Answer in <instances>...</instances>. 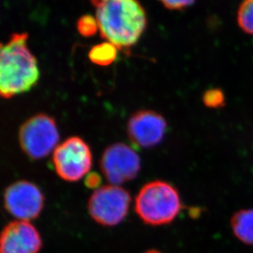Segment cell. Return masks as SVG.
Listing matches in <instances>:
<instances>
[{
	"mask_svg": "<svg viewBox=\"0 0 253 253\" xmlns=\"http://www.w3.org/2000/svg\"><path fill=\"white\" fill-rule=\"evenodd\" d=\"M53 164L62 179L78 182L87 174L92 166L90 146L81 137L71 136L54 150Z\"/></svg>",
	"mask_w": 253,
	"mask_h": 253,
	"instance_id": "cell-6",
	"label": "cell"
},
{
	"mask_svg": "<svg viewBox=\"0 0 253 253\" xmlns=\"http://www.w3.org/2000/svg\"><path fill=\"white\" fill-rule=\"evenodd\" d=\"M237 20L245 33L253 36V0H244L239 6Z\"/></svg>",
	"mask_w": 253,
	"mask_h": 253,
	"instance_id": "cell-13",
	"label": "cell"
},
{
	"mask_svg": "<svg viewBox=\"0 0 253 253\" xmlns=\"http://www.w3.org/2000/svg\"><path fill=\"white\" fill-rule=\"evenodd\" d=\"M233 233L244 244L253 246V209L242 210L231 219Z\"/></svg>",
	"mask_w": 253,
	"mask_h": 253,
	"instance_id": "cell-11",
	"label": "cell"
},
{
	"mask_svg": "<svg viewBox=\"0 0 253 253\" xmlns=\"http://www.w3.org/2000/svg\"><path fill=\"white\" fill-rule=\"evenodd\" d=\"M3 204L16 219L31 221L39 217L44 209V194L34 183L17 181L5 190Z\"/></svg>",
	"mask_w": 253,
	"mask_h": 253,
	"instance_id": "cell-8",
	"label": "cell"
},
{
	"mask_svg": "<svg viewBox=\"0 0 253 253\" xmlns=\"http://www.w3.org/2000/svg\"><path fill=\"white\" fill-rule=\"evenodd\" d=\"M202 100L207 107L211 109H219L225 105V96L219 88H211L206 90L202 96Z\"/></svg>",
	"mask_w": 253,
	"mask_h": 253,
	"instance_id": "cell-14",
	"label": "cell"
},
{
	"mask_svg": "<svg viewBox=\"0 0 253 253\" xmlns=\"http://www.w3.org/2000/svg\"><path fill=\"white\" fill-rule=\"evenodd\" d=\"M161 253V252L157 251V250H155V249H152V250H149V251L146 252V253Z\"/></svg>",
	"mask_w": 253,
	"mask_h": 253,
	"instance_id": "cell-18",
	"label": "cell"
},
{
	"mask_svg": "<svg viewBox=\"0 0 253 253\" xmlns=\"http://www.w3.org/2000/svg\"><path fill=\"white\" fill-rule=\"evenodd\" d=\"M18 140L22 151L32 160H42L59 146V132L56 122L45 114L30 118L21 126Z\"/></svg>",
	"mask_w": 253,
	"mask_h": 253,
	"instance_id": "cell-4",
	"label": "cell"
},
{
	"mask_svg": "<svg viewBox=\"0 0 253 253\" xmlns=\"http://www.w3.org/2000/svg\"><path fill=\"white\" fill-rule=\"evenodd\" d=\"M100 166L105 178L118 186L137 177L141 170V158L130 146L117 142L105 149Z\"/></svg>",
	"mask_w": 253,
	"mask_h": 253,
	"instance_id": "cell-7",
	"label": "cell"
},
{
	"mask_svg": "<svg viewBox=\"0 0 253 253\" xmlns=\"http://www.w3.org/2000/svg\"><path fill=\"white\" fill-rule=\"evenodd\" d=\"M28 34L13 33L0 42V98L10 99L28 92L37 85L41 71L28 46Z\"/></svg>",
	"mask_w": 253,
	"mask_h": 253,
	"instance_id": "cell-2",
	"label": "cell"
},
{
	"mask_svg": "<svg viewBox=\"0 0 253 253\" xmlns=\"http://www.w3.org/2000/svg\"><path fill=\"white\" fill-rule=\"evenodd\" d=\"M42 237L30 221L10 222L0 234V253H39Z\"/></svg>",
	"mask_w": 253,
	"mask_h": 253,
	"instance_id": "cell-10",
	"label": "cell"
},
{
	"mask_svg": "<svg viewBox=\"0 0 253 253\" xmlns=\"http://www.w3.org/2000/svg\"><path fill=\"white\" fill-rule=\"evenodd\" d=\"M183 208L179 192L170 183L156 180L146 183L135 200V211L145 224L151 226L169 224Z\"/></svg>",
	"mask_w": 253,
	"mask_h": 253,
	"instance_id": "cell-3",
	"label": "cell"
},
{
	"mask_svg": "<svg viewBox=\"0 0 253 253\" xmlns=\"http://www.w3.org/2000/svg\"><path fill=\"white\" fill-rule=\"evenodd\" d=\"M100 182H101L100 177L96 173H91L86 178V185L89 188H98L100 186Z\"/></svg>",
	"mask_w": 253,
	"mask_h": 253,
	"instance_id": "cell-17",
	"label": "cell"
},
{
	"mask_svg": "<svg viewBox=\"0 0 253 253\" xmlns=\"http://www.w3.org/2000/svg\"><path fill=\"white\" fill-rule=\"evenodd\" d=\"M131 197L127 190L117 185L100 187L88 201V211L96 223L115 226L128 214Z\"/></svg>",
	"mask_w": 253,
	"mask_h": 253,
	"instance_id": "cell-5",
	"label": "cell"
},
{
	"mask_svg": "<svg viewBox=\"0 0 253 253\" xmlns=\"http://www.w3.org/2000/svg\"><path fill=\"white\" fill-rule=\"evenodd\" d=\"M166 130V119L153 110H138L131 115L126 125L129 140L141 148H151L161 143Z\"/></svg>",
	"mask_w": 253,
	"mask_h": 253,
	"instance_id": "cell-9",
	"label": "cell"
},
{
	"mask_svg": "<svg viewBox=\"0 0 253 253\" xmlns=\"http://www.w3.org/2000/svg\"><path fill=\"white\" fill-rule=\"evenodd\" d=\"M77 28L80 35L84 37L95 36L99 30L96 18L90 15H84L78 19Z\"/></svg>",
	"mask_w": 253,
	"mask_h": 253,
	"instance_id": "cell-15",
	"label": "cell"
},
{
	"mask_svg": "<svg viewBox=\"0 0 253 253\" xmlns=\"http://www.w3.org/2000/svg\"><path fill=\"white\" fill-rule=\"evenodd\" d=\"M102 38L118 49L136 44L147 25L146 12L138 0H89Z\"/></svg>",
	"mask_w": 253,
	"mask_h": 253,
	"instance_id": "cell-1",
	"label": "cell"
},
{
	"mask_svg": "<svg viewBox=\"0 0 253 253\" xmlns=\"http://www.w3.org/2000/svg\"><path fill=\"white\" fill-rule=\"evenodd\" d=\"M162 4L170 10H182L193 4L195 0H159Z\"/></svg>",
	"mask_w": 253,
	"mask_h": 253,
	"instance_id": "cell-16",
	"label": "cell"
},
{
	"mask_svg": "<svg viewBox=\"0 0 253 253\" xmlns=\"http://www.w3.org/2000/svg\"><path fill=\"white\" fill-rule=\"evenodd\" d=\"M88 56L96 65H110L117 59L118 48L110 42H104L92 47Z\"/></svg>",
	"mask_w": 253,
	"mask_h": 253,
	"instance_id": "cell-12",
	"label": "cell"
}]
</instances>
